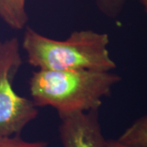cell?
Here are the masks:
<instances>
[{
	"label": "cell",
	"mask_w": 147,
	"mask_h": 147,
	"mask_svg": "<svg viewBox=\"0 0 147 147\" xmlns=\"http://www.w3.org/2000/svg\"><path fill=\"white\" fill-rule=\"evenodd\" d=\"M21 47L27 61L39 70H92L111 72L117 67L110 57L106 33L92 30L73 31L63 40L25 28Z\"/></svg>",
	"instance_id": "obj_1"
},
{
	"label": "cell",
	"mask_w": 147,
	"mask_h": 147,
	"mask_svg": "<svg viewBox=\"0 0 147 147\" xmlns=\"http://www.w3.org/2000/svg\"><path fill=\"white\" fill-rule=\"evenodd\" d=\"M122 80L113 72L92 70H39L29 81L31 100L37 107H53L58 116L99 110Z\"/></svg>",
	"instance_id": "obj_2"
},
{
	"label": "cell",
	"mask_w": 147,
	"mask_h": 147,
	"mask_svg": "<svg viewBox=\"0 0 147 147\" xmlns=\"http://www.w3.org/2000/svg\"><path fill=\"white\" fill-rule=\"evenodd\" d=\"M23 64L16 37L0 41V137L21 135L38 115L33 100L14 89V80Z\"/></svg>",
	"instance_id": "obj_3"
},
{
	"label": "cell",
	"mask_w": 147,
	"mask_h": 147,
	"mask_svg": "<svg viewBox=\"0 0 147 147\" xmlns=\"http://www.w3.org/2000/svg\"><path fill=\"white\" fill-rule=\"evenodd\" d=\"M58 131L63 147H104L99 110L59 116Z\"/></svg>",
	"instance_id": "obj_4"
},
{
	"label": "cell",
	"mask_w": 147,
	"mask_h": 147,
	"mask_svg": "<svg viewBox=\"0 0 147 147\" xmlns=\"http://www.w3.org/2000/svg\"><path fill=\"white\" fill-rule=\"evenodd\" d=\"M26 0H0V19L14 30H23L29 21Z\"/></svg>",
	"instance_id": "obj_5"
},
{
	"label": "cell",
	"mask_w": 147,
	"mask_h": 147,
	"mask_svg": "<svg viewBox=\"0 0 147 147\" xmlns=\"http://www.w3.org/2000/svg\"><path fill=\"white\" fill-rule=\"evenodd\" d=\"M117 141L130 147H147V116L136 119Z\"/></svg>",
	"instance_id": "obj_6"
},
{
	"label": "cell",
	"mask_w": 147,
	"mask_h": 147,
	"mask_svg": "<svg viewBox=\"0 0 147 147\" xmlns=\"http://www.w3.org/2000/svg\"><path fill=\"white\" fill-rule=\"evenodd\" d=\"M98 10L108 18L116 19L120 15L126 0H95Z\"/></svg>",
	"instance_id": "obj_7"
},
{
	"label": "cell",
	"mask_w": 147,
	"mask_h": 147,
	"mask_svg": "<svg viewBox=\"0 0 147 147\" xmlns=\"http://www.w3.org/2000/svg\"><path fill=\"white\" fill-rule=\"evenodd\" d=\"M0 147H48L47 142L43 141L28 142L21 135L0 137Z\"/></svg>",
	"instance_id": "obj_8"
},
{
	"label": "cell",
	"mask_w": 147,
	"mask_h": 147,
	"mask_svg": "<svg viewBox=\"0 0 147 147\" xmlns=\"http://www.w3.org/2000/svg\"><path fill=\"white\" fill-rule=\"evenodd\" d=\"M104 147H130L127 146L126 145H123L117 140H113V139H106L105 142Z\"/></svg>",
	"instance_id": "obj_9"
},
{
	"label": "cell",
	"mask_w": 147,
	"mask_h": 147,
	"mask_svg": "<svg viewBox=\"0 0 147 147\" xmlns=\"http://www.w3.org/2000/svg\"><path fill=\"white\" fill-rule=\"evenodd\" d=\"M139 2L142 3V5L145 7V9L146 10V7H147V0H139Z\"/></svg>",
	"instance_id": "obj_10"
}]
</instances>
